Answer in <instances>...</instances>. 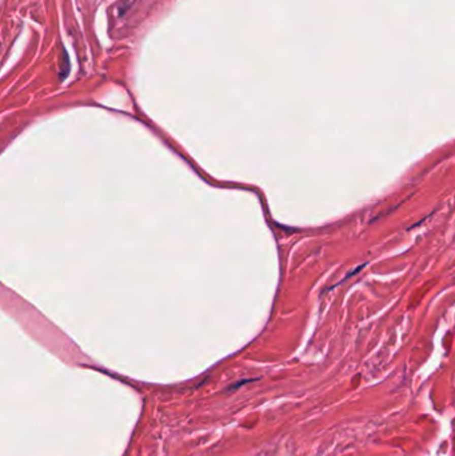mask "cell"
<instances>
[{
	"label": "cell",
	"mask_w": 455,
	"mask_h": 456,
	"mask_svg": "<svg viewBox=\"0 0 455 456\" xmlns=\"http://www.w3.org/2000/svg\"><path fill=\"white\" fill-rule=\"evenodd\" d=\"M366 266H367V263H363V264H361V266H359V267L354 268V269H352V272L347 273V275H346V276H344L343 279H342V280L339 282V283L335 284V286H333V287H331V288H335V287H337V286H339V284H342V283H343V282H346V280H347V279H350V277H351V276H354L355 273H358L359 271H361V269H362V268H365Z\"/></svg>",
	"instance_id": "cell-1"
}]
</instances>
